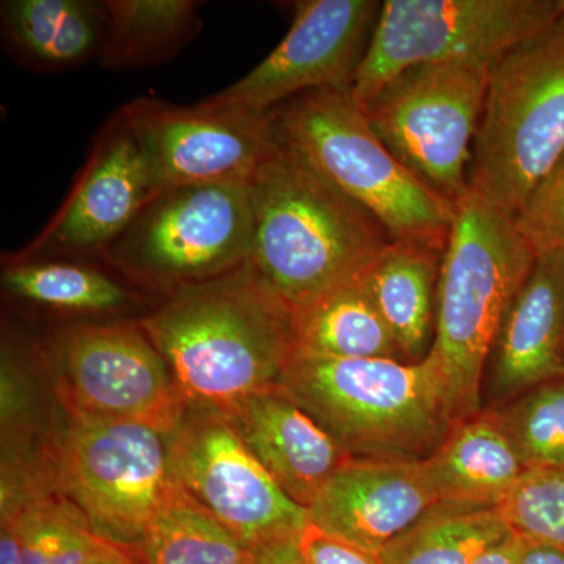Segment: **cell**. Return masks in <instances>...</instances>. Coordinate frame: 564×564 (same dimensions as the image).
Returning a JSON list of instances; mask_svg holds the SVG:
<instances>
[{"mask_svg":"<svg viewBox=\"0 0 564 564\" xmlns=\"http://www.w3.org/2000/svg\"><path fill=\"white\" fill-rule=\"evenodd\" d=\"M140 325L193 413L229 415L256 393L280 386L296 351L292 310L251 261L173 292Z\"/></svg>","mask_w":564,"mask_h":564,"instance_id":"cell-1","label":"cell"},{"mask_svg":"<svg viewBox=\"0 0 564 564\" xmlns=\"http://www.w3.org/2000/svg\"><path fill=\"white\" fill-rule=\"evenodd\" d=\"M250 187L252 267L291 310L355 280L391 242L369 212L281 137Z\"/></svg>","mask_w":564,"mask_h":564,"instance_id":"cell-2","label":"cell"},{"mask_svg":"<svg viewBox=\"0 0 564 564\" xmlns=\"http://www.w3.org/2000/svg\"><path fill=\"white\" fill-rule=\"evenodd\" d=\"M281 386L351 459L422 462L456 422L440 362L295 351Z\"/></svg>","mask_w":564,"mask_h":564,"instance_id":"cell-3","label":"cell"},{"mask_svg":"<svg viewBox=\"0 0 564 564\" xmlns=\"http://www.w3.org/2000/svg\"><path fill=\"white\" fill-rule=\"evenodd\" d=\"M538 252L516 218L469 191L441 261L432 355L443 369L456 422L484 410L485 367Z\"/></svg>","mask_w":564,"mask_h":564,"instance_id":"cell-4","label":"cell"},{"mask_svg":"<svg viewBox=\"0 0 564 564\" xmlns=\"http://www.w3.org/2000/svg\"><path fill=\"white\" fill-rule=\"evenodd\" d=\"M272 113L281 139L369 212L389 239L445 248L455 204L423 184L384 147L350 90L303 93Z\"/></svg>","mask_w":564,"mask_h":564,"instance_id":"cell-5","label":"cell"},{"mask_svg":"<svg viewBox=\"0 0 564 564\" xmlns=\"http://www.w3.org/2000/svg\"><path fill=\"white\" fill-rule=\"evenodd\" d=\"M564 152V28L492 63L474 141L469 191L518 217Z\"/></svg>","mask_w":564,"mask_h":564,"instance_id":"cell-6","label":"cell"},{"mask_svg":"<svg viewBox=\"0 0 564 564\" xmlns=\"http://www.w3.org/2000/svg\"><path fill=\"white\" fill-rule=\"evenodd\" d=\"M492 63L466 57L413 66L386 82L362 107L384 147L454 204L469 192Z\"/></svg>","mask_w":564,"mask_h":564,"instance_id":"cell-7","label":"cell"},{"mask_svg":"<svg viewBox=\"0 0 564 564\" xmlns=\"http://www.w3.org/2000/svg\"><path fill=\"white\" fill-rule=\"evenodd\" d=\"M252 240L250 182L188 185L158 193L104 251L133 280L173 293L240 269Z\"/></svg>","mask_w":564,"mask_h":564,"instance_id":"cell-8","label":"cell"},{"mask_svg":"<svg viewBox=\"0 0 564 564\" xmlns=\"http://www.w3.org/2000/svg\"><path fill=\"white\" fill-rule=\"evenodd\" d=\"M50 456L55 488L128 552L177 486L165 434L144 423L69 417Z\"/></svg>","mask_w":564,"mask_h":564,"instance_id":"cell-9","label":"cell"},{"mask_svg":"<svg viewBox=\"0 0 564 564\" xmlns=\"http://www.w3.org/2000/svg\"><path fill=\"white\" fill-rule=\"evenodd\" d=\"M560 0H386L350 93L359 107L417 65L505 52L554 29Z\"/></svg>","mask_w":564,"mask_h":564,"instance_id":"cell-10","label":"cell"},{"mask_svg":"<svg viewBox=\"0 0 564 564\" xmlns=\"http://www.w3.org/2000/svg\"><path fill=\"white\" fill-rule=\"evenodd\" d=\"M166 443L177 484L248 547L299 540L310 524L226 415L187 411Z\"/></svg>","mask_w":564,"mask_h":564,"instance_id":"cell-11","label":"cell"},{"mask_svg":"<svg viewBox=\"0 0 564 564\" xmlns=\"http://www.w3.org/2000/svg\"><path fill=\"white\" fill-rule=\"evenodd\" d=\"M68 417L144 423L166 437L187 414L172 372L140 323L84 325L58 345Z\"/></svg>","mask_w":564,"mask_h":564,"instance_id":"cell-12","label":"cell"},{"mask_svg":"<svg viewBox=\"0 0 564 564\" xmlns=\"http://www.w3.org/2000/svg\"><path fill=\"white\" fill-rule=\"evenodd\" d=\"M143 152L155 193L250 182L280 143L270 113L209 101L184 107L139 98L120 109Z\"/></svg>","mask_w":564,"mask_h":564,"instance_id":"cell-13","label":"cell"},{"mask_svg":"<svg viewBox=\"0 0 564 564\" xmlns=\"http://www.w3.org/2000/svg\"><path fill=\"white\" fill-rule=\"evenodd\" d=\"M380 9L375 0L296 2L284 40L247 76L206 101L270 113L303 93L350 90Z\"/></svg>","mask_w":564,"mask_h":564,"instance_id":"cell-14","label":"cell"},{"mask_svg":"<svg viewBox=\"0 0 564 564\" xmlns=\"http://www.w3.org/2000/svg\"><path fill=\"white\" fill-rule=\"evenodd\" d=\"M155 195L143 152L118 110L96 141L68 199L22 254V262L41 252L106 250Z\"/></svg>","mask_w":564,"mask_h":564,"instance_id":"cell-15","label":"cell"},{"mask_svg":"<svg viewBox=\"0 0 564 564\" xmlns=\"http://www.w3.org/2000/svg\"><path fill=\"white\" fill-rule=\"evenodd\" d=\"M425 463L351 459L307 508L311 524L378 554L440 503Z\"/></svg>","mask_w":564,"mask_h":564,"instance_id":"cell-16","label":"cell"},{"mask_svg":"<svg viewBox=\"0 0 564 564\" xmlns=\"http://www.w3.org/2000/svg\"><path fill=\"white\" fill-rule=\"evenodd\" d=\"M488 362L489 408L564 377V250L538 252Z\"/></svg>","mask_w":564,"mask_h":564,"instance_id":"cell-17","label":"cell"},{"mask_svg":"<svg viewBox=\"0 0 564 564\" xmlns=\"http://www.w3.org/2000/svg\"><path fill=\"white\" fill-rule=\"evenodd\" d=\"M226 417L282 491L306 510L333 475L351 462L281 384L256 393Z\"/></svg>","mask_w":564,"mask_h":564,"instance_id":"cell-18","label":"cell"},{"mask_svg":"<svg viewBox=\"0 0 564 564\" xmlns=\"http://www.w3.org/2000/svg\"><path fill=\"white\" fill-rule=\"evenodd\" d=\"M444 250L413 240H391L356 276L406 362L423 361L432 350Z\"/></svg>","mask_w":564,"mask_h":564,"instance_id":"cell-19","label":"cell"},{"mask_svg":"<svg viewBox=\"0 0 564 564\" xmlns=\"http://www.w3.org/2000/svg\"><path fill=\"white\" fill-rule=\"evenodd\" d=\"M423 463L441 502L473 507L499 508L527 470L494 408L455 422Z\"/></svg>","mask_w":564,"mask_h":564,"instance_id":"cell-20","label":"cell"},{"mask_svg":"<svg viewBox=\"0 0 564 564\" xmlns=\"http://www.w3.org/2000/svg\"><path fill=\"white\" fill-rule=\"evenodd\" d=\"M2 29L11 51L41 69L73 68L98 57L106 6L87 0L2 2Z\"/></svg>","mask_w":564,"mask_h":564,"instance_id":"cell-21","label":"cell"},{"mask_svg":"<svg viewBox=\"0 0 564 564\" xmlns=\"http://www.w3.org/2000/svg\"><path fill=\"white\" fill-rule=\"evenodd\" d=\"M296 351L337 359L404 361L388 325L358 280L292 310Z\"/></svg>","mask_w":564,"mask_h":564,"instance_id":"cell-22","label":"cell"},{"mask_svg":"<svg viewBox=\"0 0 564 564\" xmlns=\"http://www.w3.org/2000/svg\"><path fill=\"white\" fill-rule=\"evenodd\" d=\"M511 532L497 507L440 502L377 555L381 564H474Z\"/></svg>","mask_w":564,"mask_h":564,"instance_id":"cell-23","label":"cell"},{"mask_svg":"<svg viewBox=\"0 0 564 564\" xmlns=\"http://www.w3.org/2000/svg\"><path fill=\"white\" fill-rule=\"evenodd\" d=\"M99 62L107 68H140L172 57L198 25L192 0H109Z\"/></svg>","mask_w":564,"mask_h":564,"instance_id":"cell-24","label":"cell"},{"mask_svg":"<svg viewBox=\"0 0 564 564\" xmlns=\"http://www.w3.org/2000/svg\"><path fill=\"white\" fill-rule=\"evenodd\" d=\"M129 554L137 564H245L250 547L177 484Z\"/></svg>","mask_w":564,"mask_h":564,"instance_id":"cell-25","label":"cell"},{"mask_svg":"<svg viewBox=\"0 0 564 564\" xmlns=\"http://www.w3.org/2000/svg\"><path fill=\"white\" fill-rule=\"evenodd\" d=\"M2 518L20 529L22 564H93L124 551L93 532L80 508L57 489L2 508Z\"/></svg>","mask_w":564,"mask_h":564,"instance_id":"cell-26","label":"cell"},{"mask_svg":"<svg viewBox=\"0 0 564 564\" xmlns=\"http://www.w3.org/2000/svg\"><path fill=\"white\" fill-rule=\"evenodd\" d=\"M18 299L77 313H106L128 302V292L106 274L62 262H21L3 272Z\"/></svg>","mask_w":564,"mask_h":564,"instance_id":"cell-27","label":"cell"},{"mask_svg":"<svg viewBox=\"0 0 564 564\" xmlns=\"http://www.w3.org/2000/svg\"><path fill=\"white\" fill-rule=\"evenodd\" d=\"M494 410L527 470H564V377Z\"/></svg>","mask_w":564,"mask_h":564,"instance_id":"cell-28","label":"cell"},{"mask_svg":"<svg viewBox=\"0 0 564 564\" xmlns=\"http://www.w3.org/2000/svg\"><path fill=\"white\" fill-rule=\"evenodd\" d=\"M499 510L513 532L564 554V470H525Z\"/></svg>","mask_w":564,"mask_h":564,"instance_id":"cell-29","label":"cell"},{"mask_svg":"<svg viewBox=\"0 0 564 564\" xmlns=\"http://www.w3.org/2000/svg\"><path fill=\"white\" fill-rule=\"evenodd\" d=\"M534 251L564 250V152L516 217Z\"/></svg>","mask_w":564,"mask_h":564,"instance_id":"cell-30","label":"cell"},{"mask_svg":"<svg viewBox=\"0 0 564 564\" xmlns=\"http://www.w3.org/2000/svg\"><path fill=\"white\" fill-rule=\"evenodd\" d=\"M303 564H381L377 554L307 524L300 536Z\"/></svg>","mask_w":564,"mask_h":564,"instance_id":"cell-31","label":"cell"},{"mask_svg":"<svg viewBox=\"0 0 564 564\" xmlns=\"http://www.w3.org/2000/svg\"><path fill=\"white\" fill-rule=\"evenodd\" d=\"M299 540H276L250 547L245 564H303Z\"/></svg>","mask_w":564,"mask_h":564,"instance_id":"cell-32","label":"cell"},{"mask_svg":"<svg viewBox=\"0 0 564 564\" xmlns=\"http://www.w3.org/2000/svg\"><path fill=\"white\" fill-rule=\"evenodd\" d=\"M527 544H529V538L511 532L500 543L488 549L474 564H519Z\"/></svg>","mask_w":564,"mask_h":564,"instance_id":"cell-33","label":"cell"},{"mask_svg":"<svg viewBox=\"0 0 564 564\" xmlns=\"http://www.w3.org/2000/svg\"><path fill=\"white\" fill-rule=\"evenodd\" d=\"M0 564H22L21 533L13 518L0 524Z\"/></svg>","mask_w":564,"mask_h":564,"instance_id":"cell-34","label":"cell"},{"mask_svg":"<svg viewBox=\"0 0 564 564\" xmlns=\"http://www.w3.org/2000/svg\"><path fill=\"white\" fill-rule=\"evenodd\" d=\"M519 564H564V554L551 545L529 540Z\"/></svg>","mask_w":564,"mask_h":564,"instance_id":"cell-35","label":"cell"},{"mask_svg":"<svg viewBox=\"0 0 564 564\" xmlns=\"http://www.w3.org/2000/svg\"><path fill=\"white\" fill-rule=\"evenodd\" d=\"M93 564H137L133 562L132 555L128 551H120L117 554L107 556Z\"/></svg>","mask_w":564,"mask_h":564,"instance_id":"cell-36","label":"cell"},{"mask_svg":"<svg viewBox=\"0 0 564 564\" xmlns=\"http://www.w3.org/2000/svg\"><path fill=\"white\" fill-rule=\"evenodd\" d=\"M560 24L564 28V0H560Z\"/></svg>","mask_w":564,"mask_h":564,"instance_id":"cell-37","label":"cell"}]
</instances>
